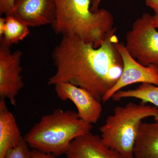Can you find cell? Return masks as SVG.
Here are the masks:
<instances>
[{
	"instance_id": "52a82bcc",
	"label": "cell",
	"mask_w": 158,
	"mask_h": 158,
	"mask_svg": "<svg viewBox=\"0 0 158 158\" xmlns=\"http://www.w3.org/2000/svg\"><path fill=\"white\" fill-rule=\"evenodd\" d=\"M116 47L122 59V73L116 84L103 97L102 101L107 102L117 91L135 83H148L158 86V67L152 65H142L132 57L123 44L117 43Z\"/></svg>"
},
{
	"instance_id": "7c38bea8",
	"label": "cell",
	"mask_w": 158,
	"mask_h": 158,
	"mask_svg": "<svg viewBox=\"0 0 158 158\" xmlns=\"http://www.w3.org/2000/svg\"><path fill=\"white\" fill-rule=\"evenodd\" d=\"M134 153L135 158H158V118L140 125Z\"/></svg>"
},
{
	"instance_id": "277c9868",
	"label": "cell",
	"mask_w": 158,
	"mask_h": 158,
	"mask_svg": "<svg viewBox=\"0 0 158 158\" xmlns=\"http://www.w3.org/2000/svg\"><path fill=\"white\" fill-rule=\"evenodd\" d=\"M158 118V108L146 104L128 103L116 107L100 127L102 142L123 158H135L134 149L139 126L144 118Z\"/></svg>"
},
{
	"instance_id": "9c48e42d",
	"label": "cell",
	"mask_w": 158,
	"mask_h": 158,
	"mask_svg": "<svg viewBox=\"0 0 158 158\" xmlns=\"http://www.w3.org/2000/svg\"><path fill=\"white\" fill-rule=\"evenodd\" d=\"M7 15L15 18L29 27H35L52 25L56 17V9L54 0H15Z\"/></svg>"
},
{
	"instance_id": "ffe728a7",
	"label": "cell",
	"mask_w": 158,
	"mask_h": 158,
	"mask_svg": "<svg viewBox=\"0 0 158 158\" xmlns=\"http://www.w3.org/2000/svg\"><path fill=\"white\" fill-rule=\"evenodd\" d=\"M102 0H91V10L92 11H95L98 10L99 6Z\"/></svg>"
},
{
	"instance_id": "8992f818",
	"label": "cell",
	"mask_w": 158,
	"mask_h": 158,
	"mask_svg": "<svg viewBox=\"0 0 158 158\" xmlns=\"http://www.w3.org/2000/svg\"><path fill=\"white\" fill-rule=\"evenodd\" d=\"M22 55L21 51L11 52L10 47L0 43V96L14 106L16 96L24 86L21 75Z\"/></svg>"
},
{
	"instance_id": "ba28073f",
	"label": "cell",
	"mask_w": 158,
	"mask_h": 158,
	"mask_svg": "<svg viewBox=\"0 0 158 158\" xmlns=\"http://www.w3.org/2000/svg\"><path fill=\"white\" fill-rule=\"evenodd\" d=\"M54 86L57 96L60 99L73 102L80 118L91 124L98 121L101 116L102 105L91 94L83 88L66 82L58 83Z\"/></svg>"
},
{
	"instance_id": "8fae6325",
	"label": "cell",
	"mask_w": 158,
	"mask_h": 158,
	"mask_svg": "<svg viewBox=\"0 0 158 158\" xmlns=\"http://www.w3.org/2000/svg\"><path fill=\"white\" fill-rule=\"evenodd\" d=\"M23 138L16 119L8 109L5 99H0V158L16 147Z\"/></svg>"
},
{
	"instance_id": "9a60e30c",
	"label": "cell",
	"mask_w": 158,
	"mask_h": 158,
	"mask_svg": "<svg viewBox=\"0 0 158 158\" xmlns=\"http://www.w3.org/2000/svg\"><path fill=\"white\" fill-rule=\"evenodd\" d=\"M29 147L23 138L18 145L7 153L5 158H31V151Z\"/></svg>"
},
{
	"instance_id": "30bf717a",
	"label": "cell",
	"mask_w": 158,
	"mask_h": 158,
	"mask_svg": "<svg viewBox=\"0 0 158 158\" xmlns=\"http://www.w3.org/2000/svg\"><path fill=\"white\" fill-rule=\"evenodd\" d=\"M65 155L67 158H123L116 151L105 145L100 137L91 132L75 139Z\"/></svg>"
},
{
	"instance_id": "ac0fdd59",
	"label": "cell",
	"mask_w": 158,
	"mask_h": 158,
	"mask_svg": "<svg viewBox=\"0 0 158 158\" xmlns=\"http://www.w3.org/2000/svg\"><path fill=\"white\" fill-rule=\"evenodd\" d=\"M31 158H58V156L53 155L46 153L35 149L31 151Z\"/></svg>"
},
{
	"instance_id": "d6986e66",
	"label": "cell",
	"mask_w": 158,
	"mask_h": 158,
	"mask_svg": "<svg viewBox=\"0 0 158 158\" xmlns=\"http://www.w3.org/2000/svg\"><path fill=\"white\" fill-rule=\"evenodd\" d=\"M6 17L0 18V38H2L4 35L6 27Z\"/></svg>"
},
{
	"instance_id": "e0dca14e",
	"label": "cell",
	"mask_w": 158,
	"mask_h": 158,
	"mask_svg": "<svg viewBox=\"0 0 158 158\" xmlns=\"http://www.w3.org/2000/svg\"><path fill=\"white\" fill-rule=\"evenodd\" d=\"M15 0H0V14L8 15L14 6Z\"/></svg>"
},
{
	"instance_id": "3957f363",
	"label": "cell",
	"mask_w": 158,
	"mask_h": 158,
	"mask_svg": "<svg viewBox=\"0 0 158 158\" xmlns=\"http://www.w3.org/2000/svg\"><path fill=\"white\" fill-rule=\"evenodd\" d=\"M93 125L80 118L77 113L60 109L43 116L26 134L29 147L59 156L65 154L76 138L91 132Z\"/></svg>"
},
{
	"instance_id": "5b68a950",
	"label": "cell",
	"mask_w": 158,
	"mask_h": 158,
	"mask_svg": "<svg viewBox=\"0 0 158 158\" xmlns=\"http://www.w3.org/2000/svg\"><path fill=\"white\" fill-rule=\"evenodd\" d=\"M149 13L142 14L127 34L125 47L130 55L144 66L158 68V32Z\"/></svg>"
},
{
	"instance_id": "5bb4252c",
	"label": "cell",
	"mask_w": 158,
	"mask_h": 158,
	"mask_svg": "<svg viewBox=\"0 0 158 158\" xmlns=\"http://www.w3.org/2000/svg\"><path fill=\"white\" fill-rule=\"evenodd\" d=\"M6 27L0 43L10 47L22 41L30 34L29 27L11 15L6 16Z\"/></svg>"
},
{
	"instance_id": "2e32d148",
	"label": "cell",
	"mask_w": 158,
	"mask_h": 158,
	"mask_svg": "<svg viewBox=\"0 0 158 158\" xmlns=\"http://www.w3.org/2000/svg\"><path fill=\"white\" fill-rule=\"evenodd\" d=\"M146 6L152 9L155 14L152 16L153 25L158 29V0H145Z\"/></svg>"
},
{
	"instance_id": "4fadbf2b",
	"label": "cell",
	"mask_w": 158,
	"mask_h": 158,
	"mask_svg": "<svg viewBox=\"0 0 158 158\" xmlns=\"http://www.w3.org/2000/svg\"><path fill=\"white\" fill-rule=\"evenodd\" d=\"M131 98L141 100L142 103H150L158 108V86L142 83L136 89L117 91L112 98L115 101H118L122 99Z\"/></svg>"
},
{
	"instance_id": "7a4b0ae2",
	"label": "cell",
	"mask_w": 158,
	"mask_h": 158,
	"mask_svg": "<svg viewBox=\"0 0 158 158\" xmlns=\"http://www.w3.org/2000/svg\"><path fill=\"white\" fill-rule=\"evenodd\" d=\"M54 1L56 17L52 26L56 34L77 36L97 48L116 30L110 11L103 9L91 11V0Z\"/></svg>"
},
{
	"instance_id": "6da1fadb",
	"label": "cell",
	"mask_w": 158,
	"mask_h": 158,
	"mask_svg": "<svg viewBox=\"0 0 158 158\" xmlns=\"http://www.w3.org/2000/svg\"><path fill=\"white\" fill-rule=\"evenodd\" d=\"M116 31L97 48L77 36H62L52 53L56 71L49 79L48 85L70 83L102 101L123 69L122 59L116 47L118 42Z\"/></svg>"
}]
</instances>
